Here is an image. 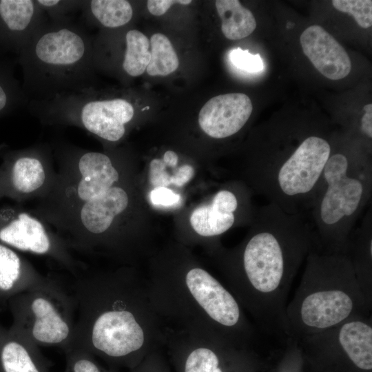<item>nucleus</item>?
Here are the masks:
<instances>
[{
    "label": "nucleus",
    "instance_id": "obj_1",
    "mask_svg": "<svg viewBox=\"0 0 372 372\" xmlns=\"http://www.w3.org/2000/svg\"><path fill=\"white\" fill-rule=\"evenodd\" d=\"M316 248L308 214H289L267 203L245 242L224 251L223 282L263 336L284 343L288 340V296L300 268Z\"/></svg>",
    "mask_w": 372,
    "mask_h": 372
},
{
    "label": "nucleus",
    "instance_id": "obj_2",
    "mask_svg": "<svg viewBox=\"0 0 372 372\" xmlns=\"http://www.w3.org/2000/svg\"><path fill=\"white\" fill-rule=\"evenodd\" d=\"M72 288L76 322L71 348L89 352L111 369L130 371L164 349L167 326L152 306L146 282L134 273L84 274Z\"/></svg>",
    "mask_w": 372,
    "mask_h": 372
},
{
    "label": "nucleus",
    "instance_id": "obj_3",
    "mask_svg": "<svg viewBox=\"0 0 372 372\" xmlns=\"http://www.w3.org/2000/svg\"><path fill=\"white\" fill-rule=\"evenodd\" d=\"M58 171L49 192L30 211L43 220L72 251L115 254L111 234L130 204L121 173L108 154L74 145H51Z\"/></svg>",
    "mask_w": 372,
    "mask_h": 372
},
{
    "label": "nucleus",
    "instance_id": "obj_4",
    "mask_svg": "<svg viewBox=\"0 0 372 372\" xmlns=\"http://www.w3.org/2000/svg\"><path fill=\"white\" fill-rule=\"evenodd\" d=\"M146 284L154 310L169 328L247 349L262 341L234 294L202 267H156Z\"/></svg>",
    "mask_w": 372,
    "mask_h": 372
},
{
    "label": "nucleus",
    "instance_id": "obj_5",
    "mask_svg": "<svg viewBox=\"0 0 372 372\" xmlns=\"http://www.w3.org/2000/svg\"><path fill=\"white\" fill-rule=\"evenodd\" d=\"M304 271L286 309L288 339L297 340L336 327L349 320L371 316L346 253L316 248L307 256Z\"/></svg>",
    "mask_w": 372,
    "mask_h": 372
},
{
    "label": "nucleus",
    "instance_id": "obj_6",
    "mask_svg": "<svg viewBox=\"0 0 372 372\" xmlns=\"http://www.w3.org/2000/svg\"><path fill=\"white\" fill-rule=\"evenodd\" d=\"M94 39L72 20H48L17 54L29 101H45L94 87Z\"/></svg>",
    "mask_w": 372,
    "mask_h": 372
},
{
    "label": "nucleus",
    "instance_id": "obj_7",
    "mask_svg": "<svg viewBox=\"0 0 372 372\" xmlns=\"http://www.w3.org/2000/svg\"><path fill=\"white\" fill-rule=\"evenodd\" d=\"M371 192L372 167L368 157L332 150L308 211L318 249L345 253Z\"/></svg>",
    "mask_w": 372,
    "mask_h": 372
},
{
    "label": "nucleus",
    "instance_id": "obj_8",
    "mask_svg": "<svg viewBox=\"0 0 372 372\" xmlns=\"http://www.w3.org/2000/svg\"><path fill=\"white\" fill-rule=\"evenodd\" d=\"M11 329L37 346L57 347L64 353L72 344L76 305L69 293L56 280L29 289L8 303Z\"/></svg>",
    "mask_w": 372,
    "mask_h": 372
},
{
    "label": "nucleus",
    "instance_id": "obj_9",
    "mask_svg": "<svg viewBox=\"0 0 372 372\" xmlns=\"http://www.w3.org/2000/svg\"><path fill=\"white\" fill-rule=\"evenodd\" d=\"M173 372H250V349L167 327L164 347Z\"/></svg>",
    "mask_w": 372,
    "mask_h": 372
},
{
    "label": "nucleus",
    "instance_id": "obj_10",
    "mask_svg": "<svg viewBox=\"0 0 372 372\" xmlns=\"http://www.w3.org/2000/svg\"><path fill=\"white\" fill-rule=\"evenodd\" d=\"M0 243L49 258L75 276L83 267L50 226L19 204L0 208Z\"/></svg>",
    "mask_w": 372,
    "mask_h": 372
},
{
    "label": "nucleus",
    "instance_id": "obj_11",
    "mask_svg": "<svg viewBox=\"0 0 372 372\" xmlns=\"http://www.w3.org/2000/svg\"><path fill=\"white\" fill-rule=\"evenodd\" d=\"M0 159L6 197L18 204L43 198L56 178L53 149L48 143H37L19 149L1 145Z\"/></svg>",
    "mask_w": 372,
    "mask_h": 372
},
{
    "label": "nucleus",
    "instance_id": "obj_12",
    "mask_svg": "<svg viewBox=\"0 0 372 372\" xmlns=\"http://www.w3.org/2000/svg\"><path fill=\"white\" fill-rule=\"evenodd\" d=\"M253 111L249 97L243 93L220 94L210 99L201 108L198 123L209 136L221 139L238 132Z\"/></svg>",
    "mask_w": 372,
    "mask_h": 372
},
{
    "label": "nucleus",
    "instance_id": "obj_13",
    "mask_svg": "<svg viewBox=\"0 0 372 372\" xmlns=\"http://www.w3.org/2000/svg\"><path fill=\"white\" fill-rule=\"evenodd\" d=\"M47 20L37 0H0V49L18 54Z\"/></svg>",
    "mask_w": 372,
    "mask_h": 372
},
{
    "label": "nucleus",
    "instance_id": "obj_14",
    "mask_svg": "<svg viewBox=\"0 0 372 372\" xmlns=\"http://www.w3.org/2000/svg\"><path fill=\"white\" fill-rule=\"evenodd\" d=\"M304 54L325 77L340 80L351 70V59L340 43L318 25L305 29L300 38Z\"/></svg>",
    "mask_w": 372,
    "mask_h": 372
},
{
    "label": "nucleus",
    "instance_id": "obj_15",
    "mask_svg": "<svg viewBox=\"0 0 372 372\" xmlns=\"http://www.w3.org/2000/svg\"><path fill=\"white\" fill-rule=\"evenodd\" d=\"M48 278L14 249L0 243V313L11 298Z\"/></svg>",
    "mask_w": 372,
    "mask_h": 372
},
{
    "label": "nucleus",
    "instance_id": "obj_16",
    "mask_svg": "<svg viewBox=\"0 0 372 372\" xmlns=\"http://www.w3.org/2000/svg\"><path fill=\"white\" fill-rule=\"evenodd\" d=\"M0 372H50L39 347L1 322Z\"/></svg>",
    "mask_w": 372,
    "mask_h": 372
},
{
    "label": "nucleus",
    "instance_id": "obj_17",
    "mask_svg": "<svg viewBox=\"0 0 372 372\" xmlns=\"http://www.w3.org/2000/svg\"><path fill=\"white\" fill-rule=\"evenodd\" d=\"M238 207V200L231 191H218L210 204L196 207L190 216L193 229L206 238L221 235L231 229L235 223V213Z\"/></svg>",
    "mask_w": 372,
    "mask_h": 372
},
{
    "label": "nucleus",
    "instance_id": "obj_18",
    "mask_svg": "<svg viewBox=\"0 0 372 372\" xmlns=\"http://www.w3.org/2000/svg\"><path fill=\"white\" fill-rule=\"evenodd\" d=\"M358 282L372 304V208L368 207L360 225L351 232L347 246Z\"/></svg>",
    "mask_w": 372,
    "mask_h": 372
},
{
    "label": "nucleus",
    "instance_id": "obj_19",
    "mask_svg": "<svg viewBox=\"0 0 372 372\" xmlns=\"http://www.w3.org/2000/svg\"><path fill=\"white\" fill-rule=\"evenodd\" d=\"M81 11L86 23H95L108 29L123 27L133 17L132 6L126 0L85 1Z\"/></svg>",
    "mask_w": 372,
    "mask_h": 372
},
{
    "label": "nucleus",
    "instance_id": "obj_20",
    "mask_svg": "<svg viewBox=\"0 0 372 372\" xmlns=\"http://www.w3.org/2000/svg\"><path fill=\"white\" fill-rule=\"evenodd\" d=\"M216 8L221 19V30L229 40H240L249 36L256 28L252 12L238 0H217Z\"/></svg>",
    "mask_w": 372,
    "mask_h": 372
},
{
    "label": "nucleus",
    "instance_id": "obj_21",
    "mask_svg": "<svg viewBox=\"0 0 372 372\" xmlns=\"http://www.w3.org/2000/svg\"><path fill=\"white\" fill-rule=\"evenodd\" d=\"M2 52L0 49V117L27 107L29 103L22 84L15 76V62Z\"/></svg>",
    "mask_w": 372,
    "mask_h": 372
},
{
    "label": "nucleus",
    "instance_id": "obj_22",
    "mask_svg": "<svg viewBox=\"0 0 372 372\" xmlns=\"http://www.w3.org/2000/svg\"><path fill=\"white\" fill-rule=\"evenodd\" d=\"M124 43L120 63L121 70L131 77L143 74L151 59L149 41L141 32L129 30L124 35Z\"/></svg>",
    "mask_w": 372,
    "mask_h": 372
},
{
    "label": "nucleus",
    "instance_id": "obj_23",
    "mask_svg": "<svg viewBox=\"0 0 372 372\" xmlns=\"http://www.w3.org/2000/svg\"><path fill=\"white\" fill-rule=\"evenodd\" d=\"M151 59L147 67L150 76H167L179 65L177 54L169 39L161 33L154 34L149 41Z\"/></svg>",
    "mask_w": 372,
    "mask_h": 372
},
{
    "label": "nucleus",
    "instance_id": "obj_24",
    "mask_svg": "<svg viewBox=\"0 0 372 372\" xmlns=\"http://www.w3.org/2000/svg\"><path fill=\"white\" fill-rule=\"evenodd\" d=\"M66 365L64 372H115L113 369H107L89 352L72 347L65 352Z\"/></svg>",
    "mask_w": 372,
    "mask_h": 372
},
{
    "label": "nucleus",
    "instance_id": "obj_25",
    "mask_svg": "<svg viewBox=\"0 0 372 372\" xmlns=\"http://www.w3.org/2000/svg\"><path fill=\"white\" fill-rule=\"evenodd\" d=\"M85 1L37 0L48 19L51 21L72 20L70 15L81 11Z\"/></svg>",
    "mask_w": 372,
    "mask_h": 372
},
{
    "label": "nucleus",
    "instance_id": "obj_26",
    "mask_svg": "<svg viewBox=\"0 0 372 372\" xmlns=\"http://www.w3.org/2000/svg\"><path fill=\"white\" fill-rule=\"evenodd\" d=\"M333 6L337 10L353 17L362 28L372 25V1L371 0H333Z\"/></svg>",
    "mask_w": 372,
    "mask_h": 372
},
{
    "label": "nucleus",
    "instance_id": "obj_27",
    "mask_svg": "<svg viewBox=\"0 0 372 372\" xmlns=\"http://www.w3.org/2000/svg\"><path fill=\"white\" fill-rule=\"evenodd\" d=\"M229 57L236 67L249 72H258L264 68L260 55L251 54L247 50L237 48L231 52Z\"/></svg>",
    "mask_w": 372,
    "mask_h": 372
},
{
    "label": "nucleus",
    "instance_id": "obj_28",
    "mask_svg": "<svg viewBox=\"0 0 372 372\" xmlns=\"http://www.w3.org/2000/svg\"><path fill=\"white\" fill-rule=\"evenodd\" d=\"M130 372H173L163 349L154 351Z\"/></svg>",
    "mask_w": 372,
    "mask_h": 372
},
{
    "label": "nucleus",
    "instance_id": "obj_29",
    "mask_svg": "<svg viewBox=\"0 0 372 372\" xmlns=\"http://www.w3.org/2000/svg\"><path fill=\"white\" fill-rule=\"evenodd\" d=\"M166 167L162 159L154 158L150 162L149 180L155 187H167L170 185L171 176L167 172Z\"/></svg>",
    "mask_w": 372,
    "mask_h": 372
},
{
    "label": "nucleus",
    "instance_id": "obj_30",
    "mask_svg": "<svg viewBox=\"0 0 372 372\" xmlns=\"http://www.w3.org/2000/svg\"><path fill=\"white\" fill-rule=\"evenodd\" d=\"M152 203L164 207L174 206L180 201V196L165 187H155L149 194Z\"/></svg>",
    "mask_w": 372,
    "mask_h": 372
},
{
    "label": "nucleus",
    "instance_id": "obj_31",
    "mask_svg": "<svg viewBox=\"0 0 372 372\" xmlns=\"http://www.w3.org/2000/svg\"><path fill=\"white\" fill-rule=\"evenodd\" d=\"M191 0H149L147 6L149 12L154 16L164 14L174 4L188 5Z\"/></svg>",
    "mask_w": 372,
    "mask_h": 372
},
{
    "label": "nucleus",
    "instance_id": "obj_32",
    "mask_svg": "<svg viewBox=\"0 0 372 372\" xmlns=\"http://www.w3.org/2000/svg\"><path fill=\"white\" fill-rule=\"evenodd\" d=\"M194 176V169L190 165H183L176 170L170 177V185L182 187Z\"/></svg>",
    "mask_w": 372,
    "mask_h": 372
},
{
    "label": "nucleus",
    "instance_id": "obj_33",
    "mask_svg": "<svg viewBox=\"0 0 372 372\" xmlns=\"http://www.w3.org/2000/svg\"><path fill=\"white\" fill-rule=\"evenodd\" d=\"M364 114L361 118V132L367 138H372V104L369 103L364 106Z\"/></svg>",
    "mask_w": 372,
    "mask_h": 372
},
{
    "label": "nucleus",
    "instance_id": "obj_34",
    "mask_svg": "<svg viewBox=\"0 0 372 372\" xmlns=\"http://www.w3.org/2000/svg\"><path fill=\"white\" fill-rule=\"evenodd\" d=\"M162 160L167 166L174 167L178 163V157L174 152L169 150L164 154Z\"/></svg>",
    "mask_w": 372,
    "mask_h": 372
},
{
    "label": "nucleus",
    "instance_id": "obj_35",
    "mask_svg": "<svg viewBox=\"0 0 372 372\" xmlns=\"http://www.w3.org/2000/svg\"><path fill=\"white\" fill-rule=\"evenodd\" d=\"M3 197H6V187L3 175L0 169V198Z\"/></svg>",
    "mask_w": 372,
    "mask_h": 372
}]
</instances>
